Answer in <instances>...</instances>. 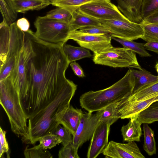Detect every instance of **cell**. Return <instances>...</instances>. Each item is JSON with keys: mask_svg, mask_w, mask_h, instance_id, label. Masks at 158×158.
<instances>
[{"mask_svg": "<svg viewBox=\"0 0 158 158\" xmlns=\"http://www.w3.org/2000/svg\"></svg>", "mask_w": 158, "mask_h": 158, "instance_id": "44", "label": "cell"}, {"mask_svg": "<svg viewBox=\"0 0 158 158\" xmlns=\"http://www.w3.org/2000/svg\"><path fill=\"white\" fill-rule=\"evenodd\" d=\"M118 102L112 104L104 108L97 111L100 121H108L111 125L118 119L116 114V110Z\"/></svg>", "mask_w": 158, "mask_h": 158, "instance_id": "28", "label": "cell"}, {"mask_svg": "<svg viewBox=\"0 0 158 158\" xmlns=\"http://www.w3.org/2000/svg\"><path fill=\"white\" fill-rule=\"evenodd\" d=\"M134 81L133 93L142 88L158 81V76L152 75L143 68L141 70L129 68Z\"/></svg>", "mask_w": 158, "mask_h": 158, "instance_id": "17", "label": "cell"}, {"mask_svg": "<svg viewBox=\"0 0 158 158\" xmlns=\"http://www.w3.org/2000/svg\"><path fill=\"white\" fill-rule=\"evenodd\" d=\"M110 32L111 36L133 40L141 38L144 34L141 24L127 20L98 19Z\"/></svg>", "mask_w": 158, "mask_h": 158, "instance_id": "7", "label": "cell"}, {"mask_svg": "<svg viewBox=\"0 0 158 158\" xmlns=\"http://www.w3.org/2000/svg\"><path fill=\"white\" fill-rule=\"evenodd\" d=\"M158 100V93L142 100L127 103L118 102L116 114L119 118H130Z\"/></svg>", "mask_w": 158, "mask_h": 158, "instance_id": "13", "label": "cell"}, {"mask_svg": "<svg viewBox=\"0 0 158 158\" xmlns=\"http://www.w3.org/2000/svg\"><path fill=\"white\" fill-rule=\"evenodd\" d=\"M52 134L58 136L61 141L63 146H65L73 142V136L71 133L64 127L59 124Z\"/></svg>", "mask_w": 158, "mask_h": 158, "instance_id": "35", "label": "cell"}, {"mask_svg": "<svg viewBox=\"0 0 158 158\" xmlns=\"http://www.w3.org/2000/svg\"><path fill=\"white\" fill-rule=\"evenodd\" d=\"M63 44L44 41L30 29L24 32L25 90L20 101L28 119L60 94L77 89V85L65 76L70 63L63 51Z\"/></svg>", "mask_w": 158, "mask_h": 158, "instance_id": "1", "label": "cell"}, {"mask_svg": "<svg viewBox=\"0 0 158 158\" xmlns=\"http://www.w3.org/2000/svg\"><path fill=\"white\" fill-rule=\"evenodd\" d=\"M146 23L158 24V9L143 20Z\"/></svg>", "mask_w": 158, "mask_h": 158, "instance_id": "41", "label": "cell"}, {"mask_svg": "<svg viewBox=\"0 0 158 158\" xmlns=\"http://www.w3.org/2000/svg\"><path fill=\"white\" fill-rule=\"evenodd\" d=\"M158 9V0H143L141 7V15L144 19Z\"/></svg>", "mask_w": 158, "mask_h": 158, "instance_id": "34", "label": "cell"}, {"mask_svg": "<svg viewBox=\"0 0 158 158\" xmlns=\"http://www.w3.org/2000/svg\"><path fill=\"white\" fill-rule=\"evenodd\" d=\"M0 103L8 118L12 131L18 136H25L27 130L28 118L10 76L0 81Z\"/></svg>", "mask_w": 158, "mask_h": 158, "instance_id": "4", "label": "cell"}, {"mask_svg": "<svg viewBox=\"0 0 158 158\" xmlns=\"http://www.w3.org/2000/svg\"><path fill=\"white\" fill-rule=\"evenodd\" d=\"M76 90L60 94L46 108L28 118L27 132L22 138L23 143L35 144L42 137L52 134L60 124V121L70 105Z\"/></svg>", "mask_w": 158, "mask_h": 158, "instance_id": "2", "label": "cell"}, {"mask_svg": "<svg viewBox=\"0 0 158 158\" xmlns=\"http://www.w3.org/2000/svg\"><path fill=\"white\" fill-rule=\"evenodd\" d=\"M100 122L96 113H83L76 132L73 136V143L76 149L78 150L84 143L91 139Z\"/></svg>", "mask_w": 158, "mask_h": 158, "instance_id": "10", "label": "cell"}, {"mask_svg": "<svg viewBox=\"0 0 158 158\" xmlns=\"http://www.w3.org/2000/svg\"><path fill=\"white\" fill-rule=\"evenodd\" d=\"M0 0V10L3 21L10 25L16 20L18 12L14 8L12 0Z\"/></svg>", "mask_w": 158, "mask_h": 158, "instance_id": "24", "label": "cell"}, {"mask_svg": "<svg viewBox=\"0 0 158 158\" xmlns=\"http://www.w3.org/2000/svg\"><path fill=\"white\" fill-rule=\"evenodd\" d=\"M110 35H94L82 32L78 30L71 31L68 40L76 41L81 47L89 49L97 54L112 46Z\"/></svg>", "mask_w": 158, "mask_h": 158, "instance_id": "9", "label": "cell"}, {"mask_svg": "<svg viewBox=\"0 0 158 158\" xmlns=\"http://www.w3.org/2000/svg\"><path fill=\"white\" fill-rule=\"evenodd\" d=\"M119 10L130 21L141 24V7L143 0H116Z\"/></svg>", "mask_w": 158, "mask_h": 158, "instance_id": "14", "label": "cell"}, {"mask_svg": "<svg viewBox=\"0 0 158 158\" xmlns=\"http://www.w3.org/2000/svg\"><path fill=\"white\" fill-rule=\"evenodd\" d=\"M70 31L91 26L101 25L98 19L81 12L78 9L72 13V18L69 23Z\"/></svg>", "mask_w": 158, "mask_h": 158, "instance_id": "18", "label": "cell"}, {"mask_svg": "<svg viewBox=\"0 0 158 158\" xmlns=\"http://www.w3.org/2000/svg\"><path fill=\"white\" fill-rule=\"evenodd\" d=\"M27 146L24 151L26 158H52L53 156L49 151L39 144L31 148Z\"/></svg>", "mask_w": 158, "mask_h": 158, "instance_id": "31", "label": "cell"}, {"mask_svg": "<svg viewBox=\"0 0 158 158\" xmlns=\"http://www.w3.org/2000/svg\"><path fill=\"white\" fill-rule=\"evenodd\" d=\"M158 93V81H157L142 88L119 102L127 103L140 101Z\"/></svg>", "mask_w": 158, "mask_h": 158, "instance_id": "20", "label": "cell"}, {"mask_svg": "<svg viewBox=\"0 0 158 158\" xmlns=\"http://www.w3.org/2000/svg\"><path fill=\"white\" fill-rule=\"evenodd\" d=\"M78 149L73 146V142L63 147L58 153L59 158H79Z\"/></svg>", "mask_w": 158, "mask_h": 158, "instance_id": "36", "label": "cell"}, {"mask_svg": "<svg viewBox=\"0 0 158 158\" xmlns=\"http://www.w3.org/2000/svg\"><path fill=\"white\" fill-rule=\"evenodd\" d=\"M83 112L81 109L70 105L60 121V124L67 129L73 136L80 123Z\"/></svg>", "mask_w": 158, "mask_h": 158, "instance_id": "16", "label": "cell"}, {"mask_svg": "<svg viewBox=\"0 0 158 158\" xmlns=\"http://www.w3.org/2000/svg\"><path fill=\"white\" fill-rule=\"evenodd\" d=\"M133 88V80L129 69L123 78L111 86L82 94L79 99L80 105L88 112L97 111L131 95Z\"/></svg>", "mask_w": 158, "mask_h": 158, "instance_id": "3", "label": "cell"}, {"mask_svg": "<svg viewBox=\"0 0 158 158\" xmlns=\"http://www.w3.org/2000/svg\"><path fill=\"white\" fill-rule=\"evenodd\" d=\"M10 36V26L2 21L0 24V66L2 65L6 60Z\"/></svg>", "mask_w": 158, "mask_h": 158, "instance_id": "21", "label": "cell"}, {"mask_svg": "<svg viewBox=\"0 0 158 158\" xmlns=\"http://www.w3.org/2000/svg\"><path fill=\"white\" fill-rule=\"evenodd\" d=\"M111 124L107 121H100L94 131L87 154V158H95L107 145Z\"/></svg>", "mask_w": 158, "mask_h": 158, "instance_id": "11", "label": "cell"}, {"mask_svg": "<svg viewBox=\"0 0 158 158\" xmlns=\"http://www.w3.org/2000/svg\"><path fill=\"white\" fill-rule=\"evenodd\" d=\"M64 52L70 63L92 56L89 51L81 47H77L64 43L62 45Z\"/></svg>", "mask_w": 158, "mask_h": 158, "instance_id": "22", "label": "cell"}, {"mask_svg": "<svg viewBox=\"0 0 158 158\" xmlns=\"http://www.w3.org/2000/svg\"><path fill=\"white\" fill-rule=\"evenodd\" d=\"M39 145L43 148L47 149H50L57 145L61 143V141L57 135L53 134H47L39 140Z\"/></svg>", "mask_w": 158, "mask_h": 158, "instance_id": "33", "label": "cell"}, {"mask_svg": "<svg viewBox=\"0 0 158 158\" xmlns=\"http://www.w3.org/2000/svg\"><path fill=\"white\" fill-rule=\"evenodd\" d=\"M138 120L142 124L152 123L158 121V100L137 114Z\"/></svg>", "mask_w": 158, "mask_h": 158, "instance_id": "23", "label": "cell"}, {"mask_svg": "<svg viewBox=\"0 0 158 158\" xmlns=\"http://www.w3.org/2000/svg\"><path fill=\"white\" fill-rule=\"evenodd\" d=\"M48 18L69 23L72 18V13L67 9L58 7L48 12Z\"/></svg>", "mask_w": 158, "mask_h": 158, "instance_id": "29", "label": "cell"}, {"mask_svg": "<svg viewBox=\"0 0 158 158\" xmlns=\"http://www.w3.org/2000/svg\"><path fill=\"white\" fill-rule=\"evenodd\" d=\"M144 34L141 38L147 42H158V24L146 23L143 22L141 24Z\"/></svg>", "mask_w": 158, "mask_h": 158, "instance_id": "30", "label": "cell"}, {"mask_svg": "<svg viewBox=\"0 0 158 158\" xmlns=\"http://www.w3.org/2000/svg\"><path fill=\"white\" fill-rule=\"evenodd\" d=\"M78 9L83 13L98 19H128L111 2H92L81 6Z\"/></svg>", "mask_w": 158, "mask_h": 158, "instance_id": "8", "label": "cell"}, {"mask_svg": "<svg viewBox=\"0 0 158 158\" xmlns=\"http://www.w3.org/2000/svg\"><path fill=\"white\" fill-rule=\"evenodd\" d=\"M155 68L158 74V63H157L155 65Z\"/></svg>", "mask_w": 158, "mask_h": 158, "instance_id": "43", "label": "cell"}, {"mask_svg": "<svg viewBox=\"0 0 158 158\" xmlns=\"http://www.w3.org/2000/svg\"><path fill=\"white\" fill-rule=\"evenodd\" d=\"M129 122L121 127L123 142H139L142 135V123L138 120L137 114L131 117Z\"/></svg>", "mask_w": 158, "mask_h": 158, "instance_id": "15", "label": "cell"}, {"mask_svg": "<svg viewBox=\"0 0 158 158\" xmlns=\"http://www.w3.org/2000/svg\"><path fill=\"white\" fill-rule=\"evenodd\" d=\"M18 27L23 32H26L29 30L30 23L28 20L25 18L18 19L16 22Z\"/></svg>", "mask_w": 158, "mask_h": 158, "instance_id": "39", "label": "cell"}, {"mask_svg": "<svg viewBox=\"0 0 158 158\" xmlns=\"http://www.w3.org/2000/svg\"><path fill=\"white\" fill-rule=\"evenodd\" d=\"M145 48L158 53V42H148L144 44Z\"/></svg>", "mask_w": 158, "mask_h": 158, "instance_id": "42", "label": "cell"}, {"mask_svg": "<svg viewBox=\"0 0 158 158\" xmlns=\"http://www.w3.org/2000/svg\"><path fill=\"white\" fill-rule=\"evenodd\" d=\"M70 65L75 75L79 77H85L82 68L78 63L75 61H73L70 63Z\"/></svg>", "mask_w": 158, "mask_h": 158, "instance_id": "40", "label": "cell"}, {"mask_svg": "<svg viewBox=\"0 0 158 158\" xmlns=\"http://www.w3.org/2000/svg\"><path fill=\"white\" fill-rule=\"evenodd\" d=\"M79 31L87 34L94 35H110L109 31L102 25L91 26L81 27Z\"/></svg>", "mask_w": 158, "mask_h": 158, "instance_id": "37", "label": "cell"}, {"mask_svg": "<svg viewBox=\"0 0 158 158\" xmlns=\"http://www.w3.org/2000/svg\"><path fill=\"white\" fill-rule=\"evenodd\" d=\"M105 158H145L135 141L127 143L111 141L102 152Z\"/></svg>", "mask_w": 158, "mask_h": 158, "instance_id": "12", "label": "cell"}, {"mask_svg": "<svg viewBox=\"0 0 158 158\" xmlns=\"http://www.w3.org/2000/svg\"></svg>", "mask_w": 158, "mask_h": 158, "instance_id": "45", "label": "cell"}, {"mask_svg": "<svg viewBox=\"0 0 158 158\" xmlns=\"http://www.w3.org/2000/svg\"><path fill=\"white\" fill-rule=\"evenodd\" d=\"M96 1L111 2V0H52L51 4L65 8L72 13L84 5Z\"/></svg>", "mask_w": 158, "mask_h": 158, "instance_id": "26", "label": "cell"}, {"mask_svg": "<svg viewBox=\"0 0 158 158\" xmlns=\"http://www.w3.org/2000/svg\"><path fill=\"white\" fill-rule=\"evenodd\" d=\"M34 25L35 34L40 39L53 44H64L68 40L70 32L69 23L47 18L38 16Z\"/></svg>", "mask_w": 158, "mask_h": 158, "instance_id": "5", "label": "cell"}, {"mask_svg": "<svg viewBox=\"0 0 158 158\" xmlns=\"http://www.w3.org/2000/svg\"><path fill=\"white\" fill-rule=\"evenodd\" d=\"M143 124L144 138L143 145V149L149 156H152L155 154L156 152L154 132L149 126L148 123Z\"/></svg>", "mask_w": 158, "mask_h": 158, "instance_id": "25", "label": "cell"}, {"mask_svg": "<svg viewBox=\"0 0 158 158\" xmlns=\"http://www.w3.org/2000/svg\"><path fill=\"white\" fill-rule=\"evenodd\" d=\"M111 38L122 45L123 47L131 50L139 54L142 57L151 56V55L145 48L144 47V44L137 43L133 40H126L112 36H111Z\"/></svg>", "mask_w": 158, "mask_h": 158, "instance_id": "27", "label": "cell"}, {"mask_svg": "<svg viewBox=\"0 0 158 158\" xmlns=\"http://www.w3.org/2000/svg\"><path fill=\"white\" fill-rule=\"evenodd\" d=\"M16 56L7 57L5 63L0 66V81L5 79L10 75L15 64Z\"/></svg>", "mask_w": 158, "mask_h": 158, "instance_id": "32", "label": "cell"}, {"mask_svg": "<svg viewBox=\"0 0 158 158\" xmlns=\"http://www.w3.org/2000/svg\"><path fill=\"white\" fill-rule=\"evenodd\" d=\"M93 61L95 64L114 68L128 67L141 70L135 52L123 48L113 46L94 55Z\"/></svg>", "mask_w": 158, "mask_h": 158, "instance_id": "6", "label": "cell"}, {"mask_svg": "<svg viewBox=\"0 0 158 158\" xmlns=\"http://www.w3.org/2000/svg\"><path fill=\"white\" fill-rule=\"evenodd\" d=\"M14 8L18 13H24L34 10H40L51 4V0H12Z\"/></svg>", "mask_w": 158, "mask_h": 158, "instance_id": "19", "label": "cell"}, {"mask_svg": "<svg viewBox=\"0 0 158 158\" xmlns=\"http://www.w3.org/2000/svg\"><path fill=\"white\" fill-rule=\"evenodd\" d=\"M6 131L0 128V158H3V154H7V157L10 158L9 148L6 138Z\"/></svg>", "mask_w": 158, "mask_h": 158, "instance_id": "38", "label": "cell"}]
</instances>
